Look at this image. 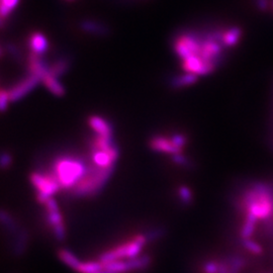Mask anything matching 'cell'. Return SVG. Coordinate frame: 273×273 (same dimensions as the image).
<instances>
[{
	"label": "cell",
	"mask_w": 273,
	"mask_h": 273,
	"mask_svg": "<svg viewBox=\"0 0 273 273\" xmlns=\"http://www.w3.org/2000/svg\"><path fill=\"white\" fill-rule=\"evenodd\" d=\"M202 38L194 35H181L174 42V50L182 60L191 57L198 56L201 52Z\"/></svg>",
	"instance_id": "obj_8"
},
{
	"label": "cell",
	"mask_w": 273,
	"mask_h": 273,
	"mask_svg": "<svg viewBox=\"0 0 273 273\" xmlns=\"http://www.w3.org/2000/svg\"><path fill=\"white\" fill-rule=\"evenodd\" d=\"M148 241H154V240H157V239H160L163 235V230L162 229H154L152 231H150L149 233L145 234Z\"/></svg>",
	"instance_id": "obj_23"
},
{
	"label": "cell",
	"mask_w": 273,
	"mask_h": 273,
	"mask_svg": "<svg viewBox=\"0 0 273 273\" xmlns=\"http://www.w3.org/2000/svg\"><path fill=\"white\" fill-rule=\"evenodd\" d=\"M147 242L148 239L144 234L134 236L129 241L105 251L103 254L100 255L98 260L103 263H109L116 260L136 258L141 255L142 249L147 244Z\"/></svg>",
	"instance_id": "obj_3"
},
{
	"label": "cell",
	"mask_w": 273,
	"mask_h": 273,
	"mask_svg": "<svg viewBox=\"0 0 273 273\" xmlns=\"http://www.w3.org/2000/svg\"><path fill=\"white\" fill-rule=\"evenodd\" d=\"M19 0H1L0 1V8H1V17L4 19L17 5Z\"/></svg>",
	"instance_id": "obj_19"
},
{
	"label": "cell",
	"mask_w": 273,
	"mask_h": 273,
	"mask_svg": "<svg viewBox=\"0 0 273 273\" xmlns=\"http://www.w3.org/2000/svg\"><path fill=\"white\" fill-rule=\"evenodd\" d=\"M29 70L32 75H37L43 79L44 75L48 72V68L42 62L41 55L31 53L29 57Z\"/></svg>",
	"instance_id": "obj_11"
},
{
	"label": "cell",
	"mask_w": 273,
	"mask_h": 273,
	"mask_svg": "<svg viewBox=\"0 0 273 273\" xmlns=\"http://www.w3.org/2000/svg\"><path fill=\"white\" fill-rule=\"evenodd\" d=\"M112 172V169L100 168L91 163L88 165L87 171L81 180L70 191L76 197H87L95 195L102 190L107 183Z\"/></svg>",
	"instance_id": "obj_2"
},
{
	"label": "cell",
	"mask_w": 273,
	"mask_h": 273,
	"mask_svg": "<svg viewBox=\"0 0 273 273\" xmlns=\"http://www.w3.org/2000/svg\"><path fill=\"white\" fill-rule=\"evenodd\" d=\"M104 266L105 264L100 260L81 262L76 271L79 273H96L103 270Z\"/></svg>",
	"instance_id": "obj_16"
},
{
	"label": "cell",
	"mask_w": 273,
	"mask_h": 273,
	"mask_svg": "<svg viewBox=\"0 0 273 273\" xmlns=\"http://www.w3.org/2000/svg\"><path fill=\"white\" fill-rule=\"evenodd\" d=\"M87 167L88 166L85 165L83 160L79 158L63 156L55 160L52 172L54 173L60 187L71 191L84 176Z\"/></svg>",
	"instance_id": "obj_1"
},
{
	"label": "cell",
	"mask_w": 273,
	"mask_h": 273,
	"mask_svg": "<svg viewBox=\"0 0 273 273\" xmlns=\"http://www.w3.org/2000/svg\"><path fill=\"white\" fill-rule=\"evenodd\" d=\"M42 81L45 84V86L56 96H62L65 93L63 85L57 80V77H55L54 75L50 74L49 72H47L44 75Z\"/></svg>",
	"instance_id": "obj_13"
},
{
	"label": "cell",
	"mask_w": 273,
	"mask_h": 273,
	"mask_svg": "<svg viewBox=\"0 0 273 273\" xmlns=\"http://www.w3.org/2000/svg\"><path fill=\"white\" fill-rule=\"evenodd\" d=\"M58 256H59L60 260L64 264H66L67 266L71 267L75 271H76V269L78 268V266L81 263V261L78 259V257L75 254H73L71 251L67 250V249H61V250H59Z\"/></svg>",
	"instance_id": "obj_15"
},
{
	"label": "cell",
	"mask_w": 273,
	"mask_h": 273,
	"mask_svg": "<svg viewBox=\"0 0 273 273\" xmlns=\"http://www.w3.org/2000/svg\"><path fill=\"white\" fill-rule=\"evenodd\" d=\"M10 101V97H9V94H8V91H6L5 89H2L1 90V93H0V106H1V109L2 111H4L6 107L8 106V102Z\"/></svg>",
	"instance_id": "obj_24"
},
{
	"label": "cell",
	"mask_w": 273,
	"mask_h": 273,
	"mask_svg": "<svg viewBox=\"0 0 273 273\" xmlns=\"http://www.w3.org/2000/svg\"><path fill=\"white\" fill-rule=\"evenodd\" d=\"M220 260H209L204 263L203 265V272L204 273H219Z\"/></svg>",
	"instance_id": "obj_21"
},
{
	"label": "cell",
	"mask_w": 273,
	"mask_h": 273,
	"mask_svg": "<svg viewBox=\"0 0 273 273\" xmlns=\"http://www.w3.org/2000/svg\"><path fill=\"white\" fill-rule=\"evenodd\" d=\"M257 219L251 216H245L243 225L240 230V237L242 240L251 239V237L254 235L256 226H257Z\"/></svg>",
	"instance_id": "obj_14"
},
{
	"label": "cell",
	"mask_w": 273,
	"mask_h": 273,
	"mask_svg": "<svg viewBox=\"0 0 273 273\" xmlns=\"http://www.w3.org/2000/svg\"><path fill=\"white\" fill-rule=\"evenodd\" d=\"M31 182L37 191V200L43 204L61 189L60 184L51 172H34L31 175Z\"/></svg>",
	"instance_id": "obj_5"
},
{
	"label": "cell",
	"mask_w": 273,
	"mask_h": 273,
	"mask_svg": "<svg viewBox=\"0 0 273 273\" xmlns=\"http://www.w3.org/2000/svg\"><path fill=\"white\" fill-rule=\"evenodd\" d=\"M42 80L41 77L37 75L30 74L29 77L18 82L14 87H12L10 90H8V94L10 97V101L14 102L26 95L28 92H30L40 81Z\"/></svg>",
	"instance_id": "obj_9"
},
{
	"label": "cell",
	"mask_w": 273,
	"mask_h": 273,
	"mask_svg": "<svg viewBox=\"0 0 273 273\" xmlns=\"http://www.w3.org/2000/svg\"><path fill=\"white\" fill-rule=\"evenodd\" d=\"M178 195H179V200L180 202L187 206L192 202V193L190 191V189L186 186H180L178 189Z\"/></svg>",
	"instance_id": "obj_20"
},
{
	"label": "cell",
	"mask_w": 273,
	"mask_h": 273,
	"mask_svg": "<svg viewBox=\"0 0 273 273\" xmlns=\"http://www.w3.org/2000/svg\"><path fill=\"white\" fill-rule=\"evenodd\" d=\"M271 5H272V8H273V0H272V4H271Z\"/></svg>",
	"instance_id": "obj_30"
},
{
	"label": "cell",
	"mask_w": 273,
	"mask_h": 273,
	"mask_svg": "<svg viewBox=\"0 0 273 273\" xmlns=\"http://www.w3.org/2000/svg\"><path fill=\"white\" fill-rule=\"evenodd\" d=\"M96 273H108V272H107V271H106L105 269H103V270H101V271H98V272H96Z\"/></svg>",
	"instance_id": "obj_29"
},
{
	"label": "cell",
	"mask_w": 273,
	"mask_h": 273,
	"mask_svg": "<svg viewBox=\"0 0 273 273\" xmlns=\"http://www.w3.org/2000/svg\"><path fill=\"white\" fill-rule=\"evenodd\" d=\"M173 161L176 164H179V165H185L186 164V159L182 156V154H176V155H173L172 157Z\"/></svg>",
	"instance_id": "obj_25"
},
{
	"label": "cell",
	"mask_w": 273,
	"mask_h": 273,
	"mask_svg": "<svg viewBox=\"0 0 273 273\" xmlns=\"http://www.w3.org/2000/svg\"><path fill=\"white\" fill-rule=\"evenodd\" d=\"M89 126L91 127L95 135L112 137V130L110 125L105 118L98 115H93L89 118Z\"/></svg>",
	"instance_id": "obj_10"
},
{
	"label": "cell",
	"mask_w": 273,
	"mask_h": 273,
	"mask_svg": "<svg viewBox=\"0 0 273 273\" xmlns=\"http://www.w3.org/2000/svg\"><path fill=\"white\" fill-rule=\"evenodd\" d=\"M42 205L45 207L47 221L53 232L55 239L58 241H63L66 236V229L57 202L53 197H50Z\"/></svg>",
	"instance_id": "obj_6"
},
{
	"label": "cell",
	"mask_w": 273,
	"mask_h": 273,
	"mask_svg": "<svg viewBox=\"0 0 273 273\" xmlns=\"http://www.w3.org/2000/svg\"><path fill=\"white\" fill-rule=\"evenodd\" d=\"M242 243H243V247L253 255H260L263 252L262 246L258 242L252 239L242 240Z\"/></svg>",
	"instance_id": "obj_17"
},
{
	"label": "cell",
	"mask_w": 273,
	"mask_h": 273,
	"mask_svg": "<svg viewBox=\"0 0 273 273\" xmlns=\"http://www.w3.org/2000/svg\"><path fill=\"white\" fill-rule=\"evenodd\" d=\"M198 79V76L190 74V73H185L184 75L179 76L178 78L175 79V86L178 87H182V86H187V85H191L194 82H196Z\"/></svg>",
	"instance_id": "obj_18"
},
{
	"label": "cell",
	"mask_w": 273,
	"mask_h": 273,
	"mask_svg": "<svg viewBox=\"0 0 273 273\" xmlns=\"http://www.w3.org/2000/svg\"><path fill=\"white\" fill-rule=\"evenodd\" d=\"M272 133H271V138H272V143H273V110H272Z\"/></svg>",
	"instance_id": "obj_28"
},
{
	"label": "cell",
	"mask_w": 273,
	"mask_h": 273,
	"mask_svg": "<svg viewBox=\"0 0 273 273\" xmlns=\"http://www.w3.org/2000/svg\"><path fill=\"white\" fill-rule=\"evenodd\" d=\"M10 157L7 155V154H3L2 157H1V164H2V167H6L8 166L10 163Z\"/></svg>",
	"instance_id": "obj_27"
},
{
	"label": "cell",
	"mask_w": 273,
	"mask_h": 273,
	"mask_svg": "<svg viewBox=\"0 0 273 273\" xmlns=\"http://www.w3.org/2000/svg\"><path fill=\"white\" fill-rule=\"evenodd\" d=\"M66 68H67L66 63L64 61H60V62H57V63L53 64L51 67H49L48 72L50 74L54 75L55 77H58L65 72Z\"/></svg>",
	"instance_id": "obj_22"
},
{
	"label": "cell",
	"mask_w": 273,
	"mask_h": 273,
	"mask_svg": "<svg viewBox=\"0 0 273 273\" xmlns=\"http://www.w3.org/2000/svg\"><path fill=\"white\" fill-rule=\"evenodd\" d=\"M30 48L33 53L42 55L48 49V41L41 33H34L30 38Z\"/></svg>",
	"instance_id": "obj_12"
},
{
	"label": "cell",
	"mask_w": 273,
	"mask_h": 273,
	"mask_svg": "<svg viewBox=\"0 0 273 273\" xmlns=\"http://www.w3.org/2000/svg\"><path fill=\"white\" fill-rule=\"evenodd\" d=\"M185 144L186 139L182 135H174L171 138L157 136L154 137L150 142V146L154 151L171 155L180 154Z\"/></svg>",
	"instance_id": "obj_7"
},
{
	"label": "cell",
	"mask_w": 273,
	"mask_h": 273,
	"mask_svg": "<svg viewBox=\"0 0 273 273\" xmlns=\"http://www.w3.org/2000/svg\"><path fill=\"white\" fill-rule=\"evenodd\" d=\"M257 6L261 10H266L268 7V0H256Z\"/></svg>",
	"instance_id": "obj_26"
},
{
	"label": "cell",
	"mask_w": 273,
	"mask_h": 273,
	"mask_svg": "<svg viewBox=\"0 0 273 273\" xmlns=\"http://www.w3.org/2000/svg\"><path fill=\"white\" fill-rule=\"evenodd\" d=\"M118 151L112 144V137L95 135L91 143V163L100 168L113 169Z\"/></svg>",
	"instance_id": "obj_4"
}]
</instances>
